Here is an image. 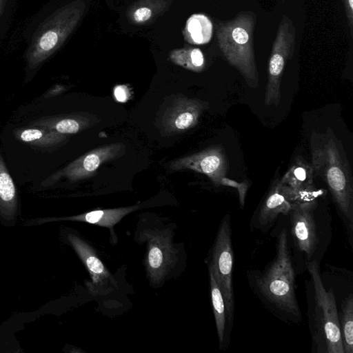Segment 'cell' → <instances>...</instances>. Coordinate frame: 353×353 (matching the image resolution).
Returning a JSON list of instances; mask_svg holds the SVG:
<instances>
[{"instance_id": "5b68a950", "label": "cell", "mask_w": 353, "mask_h": 353, "mask_svg": "<svg viewBox=\"0 0 353 353\" xmlns=\"http://www.w3.org/2000/svg\"><path fill=\"white\" fill-rule=\"evenodd\" d=\"M85 8L83 1H72L57 9L40 25L28 50L30 65H39L63 44L82 18Z\"/></svg>"}, {"instance_id": "8fae6325", "label": "cell", "mask_w": 353, "mask_h": 353, "mask_svg": "<svg viewBox=\"0 0 353 353\" xmlns=\"http://www.w3.org/2000/svg\"><path fill=\"white\" fill-rule=\"evenodd\" d=\"M207 103L198 99L177 98L166 110L162 125L171 133L187 130L194 126Z\"/></svg>"}, {"instance_id": "ba28073f", "label": "cell", "mask_w": 353, "mask_h": 353, "mask_svg": "<svg viewBox=\"0 0 353 353\" xmlns=\"http://www.w3.org/2000/svg\"><path fill=\"white\" fill-rule=\"evenodd\" d=\"M143 236L148 243L147 274L152 284L158 285L173 271L179 250L174 246L168 228H148L143 230Z\"/></svg>"}, {"instance_id": "44dd1931", "label": "cell", "mask_w": 353, "mask_h": 353, "mask_svg": "<svg viewBox=\"0 0 353 353\" xmlns=\"http://www.w3.org/2000/svg\"><path fill=\"white\" fill-rule=\"evenodd\" d=\"M170 59L174 63L194 72H201L205 66L203 54L197 48L174 49L170 52Z\"/></svg>"}, {"instance_id": "6da1fadb", "label": "cell", "mask_w": 353, "mask_h": 353, "mask_svg": "<svg viewBox=\"0 0 353 353\" xmlns=\"http://www.w3.org/2000/svg\"><path fill=\"white\" fill-rule=\"evenodd\" d=\"M312 165L330 190L346 225L353 230V183L347 159L331 132L312 143Z\"/></svg>"}, {"instance_id": "d4e9b609", "label": "cell", "mask_w": 353, "mask_h": 353, "mask_svg": "<svg viewBox=\"0 0 353 353\" xmlns=\"http://www.w3.org/2000/svg\"><path fill=\"white\" fill-rule=\"evenodd\" d=\"M344 8L351 35L353 33V0H343Z\"/></svg>"}, {"instance_id": "cb8c5ba5", "label": "cell", "mask_w": 353, "mask_h": 353, "mask_svg": "<svg viewBox=\"0 0 353 353\" xmlns=\"http://www.w3.org/2000/svg\"><path fill=\"white\" fill-rule=\"evenodd\" d=\"M80 129V124L78 121L72 119H65L59 121L56 125V130L63 134H73L77 132Z\"/></svg>"}, {"instance_id": "d6986e66", "label": "cell", "mask_w": 353, "mask_h": 353, "mask_svg": "<svg viewBox=\"0 0 353 353\" xmlns=\"http://www.w3.org/2000/svg\"><path fill=\"white\" fill-rule=\"evenodd\" d=\"M339 316V328L344 353H353V295L341 303Z\"/></svg>"}, {"instance_id": "603a6c76", "label": "cell", "mask_w": 353, "mask_h": 353, "mask_svg": "<svg viewBox=\"0 0 353 353\" xmlns=\"http://www.w3.org/2000/svg\"><path fill=\"white\" fill-rule=\"evenodd\" d=\"M219 185L228 186L236 188L238 190L240 204L241 207H243L245 194L249 188V184L247 181L239 183L225 176L221 180Z\"/></svg>"}, {"instance_id": "30bf717a", "label": "cell", "mask_w": 353, "mask_h": 353, "mask_svg": "<svg viewBox=\"0 0 353 353\" xmlns=\"http://www.w3.org/2000/svg\"><path fill=\"white\" fill-rule=\"evenodd\" d=\"M316 206V203H296L289 212L295 245L299 251L305 253L308 260L313 256L319 242L313 214Z\"/></svg>"}, {"instance_id": "7c38bea8", "label": "cell", "mask_w": 353, "mask_h": 353, "mask_svg": "<svg viewBox=\"0 0 353 353\" xmlns=\"http://www.w3.org/2000/svg\"><path fill=\"white\" fill-rule=\"evenodd\" d=\"M68 239L88 271L92 281L91 285L100 289L105 288L108 281L112 283L108 270L88 242L74 234H69Z\"/></svg>"}, {"instance_id": "e0dca14e", "label": "cell", "mask_w": 353, "mask_h": 353, "mask_svg": "<svg viewBox=\"0 0 353 353\" xmlns=\"http://www.w3.org/2000/svg\"><path fill=\"white\" fill-rule=\"evenodd\" d=\"M314 174L312 165L299 156L296 157L280 181L292 188L304 187L313 184Z\"/></svg>"}, {"instance_id": "ac0fdd59", "label": "cell", "mask_w": 353, "mask_h": 353, "mask_svg": "<svg viewBox=\"0 0 353 353\" xmlns=\"http://www.w3.org/2000/svg\"><path fill=\"white\" fill-rule=\"evenodd\" d=\"M209 275L212 305L215 319L219 346L220 348L222 349L223 344L224 343L227 321L225 305L221 289L210 270H209Z\"/></svg>"}, {"instance_id": "4fadbf2b", "label": "cell", "mask_w": 353, "mask_h": 353, "mask_svg": "<svg viewBox=\"0 0 353 353\" xmlns=\"http://www.w3.org/2000/svg\"><path fill=\"white\" fill-rule=\"evenodd\" d=\"M123 148L122 143H114L87 153L72 165L68 171L69 176L75 180L90 176L102 163L117 157Z\"/></svg>"}, {"instance_id": "52a82bcc", "label": "cell", "mask_w": 353, "mask_h": 353, "mask_svg": "<svg viewBox=\"0 0 353 353\" xmlns=\"http://www.w3.org/2000/svg\"><path fill=\"white\" fill-rule=\"evenodd\" d=\"M295 27L288 16L283 14L275 37L268 63V79L265 104L279 105L281 81L288 61L292 58L295 48Z\"/></svg>"}, {"instance_id": "9a60e30c", "label": "cell", "mask_w": 353, "mask_h": 353, "mask_svg": "<svg viewBox=\"0 0 353 353\" xmlns=\"http://www.w3.org/2000/svg\"><path fill=\"white\" fill-rule=\"evenodd\" d=\"M138 209V206L97 210L79 215L65 218L71 221H77L108 228L114 233V226L128 214Z\"/></svg>"}, {"instance_id": "4316f807", "label": "cell", "mask_w": 353, "mask_h": 353, "mask_svg": "<svg viewBox=\"0 0 353 353\" xmlns=\"http://www.w3.org/2000/svg\"><path fill=\"white\" fill-rule=\"evenodd\" d=\"M128 90L123 85H118L114 89V96L121 102L125 101L128 98Z\"/></svg>"}, {"instance_id": "3957f363", "label": "cell", "mask_w": 353, "mask_h": 353, "mask_svg": "<svg viewBox=\"0 0 353 353\" xmlns=\"http://www.w3.org/2000/svg\"><path fill=\"white\" fill-rule=\"evenodd\" d=\"M294 279L287 232L283 229L278 236L276 255L259 277L257 285L263 296L277 309L300 318L301 312L294 291Z\"/></svg>"}, {"instance_id": "484cf974", "label": "cell", "mask_w": 353, "mask_h": 353, "mask_svg": "<svg viewBox=\"0 0 353 353\" xmlns=\"http://www.w3.org/2000/svg\"><path fill=\"white\" fill-rule=\"evenodd\" d=\"M41 137L42 132L40 130L35 129L26 130L21 134V139L26 142L38 139Z\"/></svg>"}, {"instance_id": "7402d4cb", "label": "cell", "mask_w": 353, "mask_h": 353, "mask_svg": "<svg viewBox=\"0 0 353 353\" xmlns=\"http://www.w3.org/2000/svg\"><path fill=\"white\" fill-rule=\"evenodd\" d=\"M15 195V188L11 177L7 172H0V199L4 202L11 201Z\"/></svg>"}, {"instance_id": "83f0119b", "label": "cell", "mask_w": 353, "mask_h": 353, "mask_svg": "<svg viewBox=\"0 0 353 353\" xmlns=\"http://www.w3.org/2000/svg\"><path fill=\"white\" fill-rule=\"evenodd\" d=\"M7 0H0V17L3 13V8L5 7Z\"/></svg>"}, {"instance_id": "2e32d148", "label": "cell", "mask_w": 353, "mask_h": 353, "mask_svg": "<svg viewBox=\"0 0 353 353\" xmlns=\"http://www.w3.org/2000/svg\"><path fill=\"white\" fill-rule=\"evenodd\" d=\"M213 26L210 19L203 14H194L186 21L183 34L191 44L203 45L212 39Z\"/></svg>"}, {"instance_id": "ffe728a7", "label": "cell", "mask_w": 353, "mask_h": 353, "mask_svg": "<svg viewBox=\"0 0 353 353\" xmlns=\"http://www.w3.org/2000/svg\"><path fill=\"white\" fill-rule=\"evenodd\" d=\"M166 5L164 0H141L132 5L127 16L131 23L144 24L161 12Z\"/></svg>"}, {"instance_id": "8992f818", "label": "cell", "mask_w": 353, "mask_h": 353, "mask_svg": "<svg viewBox=\"0 0 353 353\" xmlns=\"http://www.w3.org/2000/svg\"><path fill=\"white\" fill-rule=\"evenodd\" d=\"M233 250L230 217L222 220L212 247L210 270L222 292L226 310V319L232 325L234 316V291L232 287Z\"/></svg>"}, {"instance_id": "9c48e42d", "label": "cell", "mask_w": 353, "mask_h": 353, "mask_svg": "<svg viewBox=\"0 0 353 353\" xmlns=\"http://www.w3.org/2000/svg\"><path fill=\"white\" fill-rule=\"evenodd\" d=\"M170 169H190L207 175L216 185L226 176L228 170V159L220 146L208 148L199 153L174 161Z\"/></svg>"}, {"instance_id": "7a4b0ae2", "label": "cell", "mask_w": 353, "mask_h": 353, "mask_svg": "<svg viewBox=\"0 0 353 353\" xmlns=\"http://www.w3.org/2000/svg\"><path fill=\"white\" fill-rule=\"evenodd\" d=\"M256 17L251 11H243L234 18L220 21L216 28L219 46L228 62L255 88L259 75L254 49V31Z\"/></svg>"}, {"instance_id": "277c9868", "label": "cell", "mask_w": 353, "mask_h": 353, "mask_svg": "<svg viewBox=\"0 0 353 353\" xmlns=\"http://www.w3.org/2000/svg\"><path fill=\"white\" fill-rule=\"evenodd\" d=\"M307 268L314 290L313 352L344 353L333 290L325 288L316 261L307 263Z\"/></svg>"}, {"instance_id": "5bb4252c", "label": "cell", "mask_w": 353, "mask_h": 353, "mask_svg": "<svg viewBox=\"0 0 353 353\" xmlns=\"http://www.w3.org/2000/svg\"><path fill=\"white\" fill-rule=\"evenodd\" d=\"M292 207L288 185L276 180L261 207L259 222L261 226L270 225L279 215L289 214Z\"/></svg>"}]
</instances>
